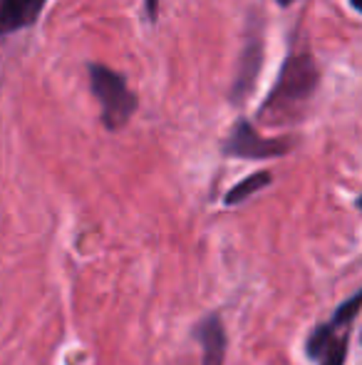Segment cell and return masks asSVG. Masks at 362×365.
<instances>
[{
	"mask_svg": "<svg viewBox=\"0 0 362 365\" xmlns=\"http://www.w3.org/2000/svg\"><path fill=\"white\" fill-rule=\"evenodd\" d=\"M320 85V68L315 63L313 53L308 48L293 50L285 58L278 80L268 92L266 102L258 110V120L273 122H290L303 115V107L310 102Z\"/></svg>",
	"mask_w": 362,
	"mask_h": 365,
	"instance_id": "6da1fadb",
	"label": "cell"
},
{
	"mask_svg": "<svg viewBox=\"0 0 362 365\" xmlns=\"http://www.w3.org/2000/svg\"><path fill=\"white\" fill-rule=\"evenodd\" d=\"M87 73H90L92 95L100 102L102 125L110 132H117L129 125L132 115L139 107V100H137V95L127 85V77L100 63H90Z\"/></svg>",
	"mask_w": 362,
	"mask_h": 365,
	"instance_id": "7a4b0ae2",
	"label": "cell"
},
{
	"mask_svg": "<svg viewBox=\"0 0 362 365\" xmlns=\"http://www.w3.org/2000/svg\"><path fill=\"white\" fill-rule=\"evenodd\" d=\"M223 154L226 157H238V159H273L283 157L293 149V140H283V137H273L266 140L256 132V127L248 120H238L233 125L231 135L223 142Z\"/></svg>",
	"mask_w": 362,
	"mask_h": 365,
	"instance_id": "3957f363",
	"label": "cell"
},
{
	"mask_svg": "<svg viewBox=\"0 0 362 365\" xmlns=\"http://www.w3.org/2000/svg\"><path fill=\"white\" fill-rule=\"evenodd\" d=\"M263 68V40L258 33H248L246 45L241 50V58H238L236 68V80L231 87V102H243L248 100V95L253 92Z\"/></svg>",
	"mask_w": 362,
	"mask_h": 365,
	"instance_id": "277c9868",
	"label": "cell"
},
{
	"mask_svg": "<svg viewBox=\"0 0 362 365\" xmlns=\"http://www.w3.org/2000/svg\"><path fill=\"white\" fill-rule=\"evenodd\" d=\"M201 343V365H223L226 358V328L218 313H208L196 328Z\"/></svg>",
	"mask_w": 362,
	"mask_h": 365,
	"instance_id": "5b68a950",
	"label": "cell"
},
{
	"mask_svg": "<svg viewBox=\"0 0 362 365\" xmlns=\"http://www.w3.org/2000/svg\"><path fill=\"white\" fill-rule=\"evenodd\" d=\"M48 0H0V35L30 28L40 18Z\"/></svg>",
	"mask_w": 362,
	"mask_h": 365,
	"instance_id": "8992f818",
	"label": "cell"
},
{
	"mask_svg": "<svg viewBox=\"0 0 362 365\" xmlns=\"http://www.w3.org/2000/svg\"><path fill=\"white\" fill-rule=\"evenodd\" d=\"M273 182V174L271 172H256L251 174V177H246L243 182H238L236 187L228 189V194L223 197V202H226V207H236V204H243L246 199H251L256 192H261V189H266L268 184Z\"/></svg>",
	"mask_w": 362,
	"mask_h": 365,
	"instance_id": "52a82bcc",
	"label": "cell"
},
{
	"mask_svg": "<svg viewBox=\"0 0 362 365\" xmlns=\"http://www.w3.org/2000/svg\"><path fill=\"white\" fill-rule=\"evenodd\" d=\"M348 348H350V333L348 331L338 333V336L323 348V353H320V358H318L320 365H345V361H348Z\"/></svg>",
	"mask_w": 362,
	"mask_h": 365,
	"instance_id": "ba28073f",
	"label": "cell"
},
{
	"mask_svg": "<svg viewBox=\"0 0 362 365\" xmlns=\"http://www.w3.org/2000/svg\"><path fill=\"white\" fill-rule=\"evenodd\" d=\"M156 13H159V0H147V15H149V20H156Z\"/></svg>",
	"mask_w": 362,
	"mask_h": 365,
	"instance_id": "9c48e42d",
	"label": "cell"
},
{
	"mask_svg": "<svg viewBox=\"0 0 362 365\" xmlns=\"http://www.w3.org/2000/svg\"><path fill=\"white\" fill-rule=\"evenodd\" d=\"M350 5H353V10H355V13H360V0H350Z\"/></svg>",
	"mask_w": 362,
	"mask_h": 365,
	"instance_id": "30bf717a",
	"label": "cell"
},
{
	"mask_svg": "<svg viewBox=\"0 0 362 365\" xmlns=\"http://www.w3.org/2000/svg\"><path fill=\"white\" fill-rule=\"evenodd\" d=\"M278 3H280V5H290L293 0H278Z\"/></svg>",
	"mask_w": 362,
	"mask_h": 365,
	"instance_id": "8fae6325",
	"label": "cell"
}]
</instances>
